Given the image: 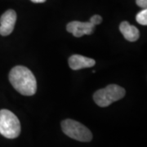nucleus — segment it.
Returning <instances> with one entry per match:
<instances>
[{
	"instance_id": "f257e3e1",
	"label": "nucleus",
	"mask_w": 147,
	"mask_h": 147,
	"mask_svg": "<svg viewBox=\"0 0 147 147\" xmlns=\"http://www.w3.org/2000/svg\"><path fill=\"white\" fill-rule=\"evenodd\" d=\"M9 81L15 89L24 96H33L37 91V81L30 69L17 65L11 69Z\"/></svg>"
},
{
	"instance_id": "f03ea898",
	"label": "nucleus",
	"mask_w": 147,
	"mask_h": 147,
	"mask_svg": "<svg viewBox=\"0 0 147 147\" xmlns=\"http://www.w3.org/2000/svg\"><path fill=\"white\" fill-rule=\"evenodd\" d=\"M126 94L125 89L119 85L110 84L105 88L96 91L93 95L95 103L100 107H107L122 99Z\"/></svg>"
},
{
	"instance_id": "7ed1b4c3",
	"label": "nucleus",
	"mask_w": 147,
	"mask_h": 147,
	"mask_svg": "<svg viewBox=\"0 0 147 147\" xmlns=\"http://www.w3.org/2000/svg\"><path fill=\"white\" fill-rule=\"evenodd\" d=\"M21 133V123L8 110H0V134L8 139L16 138Z\"/></svg>"
},
{
	"instance_id": "20e7f679",
	"label": "nucleus",
	"mask_w": 147,
	"mask_h": 147,
	"mask_svg": "<svg viewBox=\"0 0 147 147\" xmlns=\"http://www.w3.org/2000/svg\"><path fill=\"white\" fill-rule=\"evenodd\" d=\"M63 132L69 137L82 142H89L92 139V131L84 124L73 119H65L61 122Z\"/></svg>"
},
{
	"instance_id": "39448f33",
	"label": "nucleus",
	"mask_w": 147,
	"mask_h": 147,
	"mask_svg": "<svg viewBox=\"0 0 147 147\" xmlns=\"http://www.w3.org/2000/svg\"><path fill=\"white\" fill-rule=\"evenodd\" d=\"M16 21V11L12 9L6 11L0 17V34L7 36L13 31Z\"/></svg>"
},
{
	"instance_id": "423d86ee",
	"label": "nucleus",
	"mask_w": 147,
	"mask_h": 147,
	"mask_svg": "<svg viewBox=\"0 0 147 147\" xmlns=\"http://www.w3.org/2000/svg\"><path fill=\"white\" fill-rule=\"evenodd\" d=\"M95 26H93L91 22H80V21H74L69 22L66 26L67 31L71 33L74 37H82L87 34H92L94 31Z\"/></svg>"
},
{
	"instance_id": "0eeeda50",
	"label": "nucleus",
	"mask_w": 147,
	"mask_h": 147,
	"mask_svg": "<svg viewBox=\"0 0 147 147\" xmlns=\"http://www.w3.org/2000/svg\"><path fill=\"white\" fill-rule=\"evenodd\" d=\"M96 61L94 59L86 57L82 55L75 54L69 58V65L74 70H78L81 69L90 68L95 65Z\"/></svg>"
},
{
	"instance_id": "6e6552de",
	"label": "nucleus",
	"mask_w": 147,
	"mask_h": 147,
	"mask_svg": "<svg viewBox=\"0 0 147 147\" xmlns=\"http://www.w3.org/2000/svg\"><path fill=\"white\" fill-rule=\"evenodd\" d=\"M119 30L127 41L135 42L140 37V32L137 27L130 25L127 21H123L119 26Z\"/></svg>"
},
{
	"instance_id": "1a4fd4ad",
	"label": "nucleus",
	"mask_w": 147,
	"mask_h": 147,
	"mask_svg": "<svg viewBox=\"0 0 147 147\" xmlns=\"http://www.w3.org/2000/svg\"><path fill=\"white\" fill-rule=\"evenodd\" d=\"M136 20L142 26H146L147 25V10L143 9L139 13H137V16H136Z\"/></svg>"
},
{
	"instance_id": "9d476101",
	"label": "nucleus",
	"mask_w": 147,
	"mask_h": 147,
	"mask_svg": "<svg viewBox=\"0 0 147 147\" xmlns=\"http://www.w3.org/2000/svg\"><path fill=\"white\" fill-rule=\"evenodd\" d=\"M93 26H97L100 25V23L102 22V17L99 15H94L90 18V21Z\"/></svg>"
},
{
	"instance_id": "9b49d317",
	"label": "nucleus",
	"mask_w": 147,
	"mask_h": 147,
	"mask_svg": "<svg viewBox=\"0 0 147 147\" xmlns=\"http://www.w3.org/2000/svg\"><path fill=\"white\" fill-rule=\"evenodd\" d=\"M136 3L139 7L146 9L147 7V0H136Z\"/></svg>"
},
{
	"instance_id": "f8f14e48",
	"label": "nucleus",
	"mask_w": 147,
	"mask_h": 147,
	"mask_svg": "<svg viewBox=\"0 0 147 147\" xmlns=\"http://www.w3.org/2000/svg\"><path fill=\"white\" fill-rule=\"evenodd\" d=\"M33 3H44L46 0H30Z\"/></svg>"
}]
</instances>
